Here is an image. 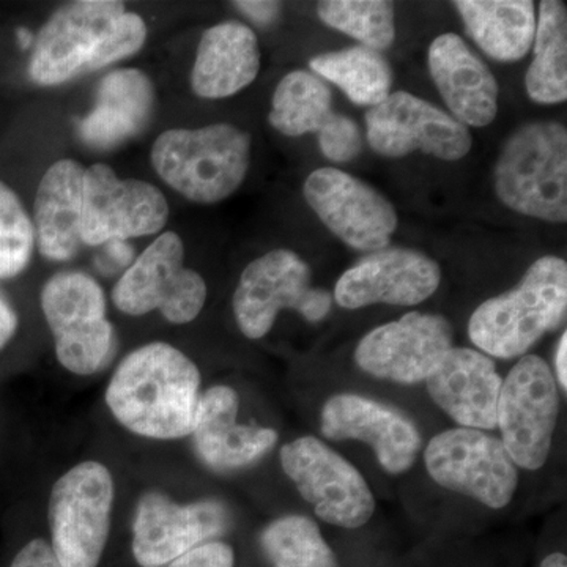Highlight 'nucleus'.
I'll return each instance as SVG.
<instances>
[{
  "instance_id": "4468645a",
  "label": "nucleus",
  "mask_w": 567,
  "mask_h": 567,
  "mask_svg": "<svg viewBox=\"0 0 567 567\" xmlns=\"http://www.w3.org/2000/svg\"><path fill=\"white\" fill-rule=\"evenodd\" d=\"M372 151L386 158L423 152L443 162H458L472 151L470 130L453 115L413 93H390L365 112Z\"/></svg>"
},
{
  "instance_id": "4be33fe9",
  "label": "nucleus",
  "mask_w": 567,
  "mask_h": 567,
  "mask_svg": "<svg viewBox=\"0 0 567 567\" xmlns=\"http://www.w3.org/2000/svg\"><path fill=\"white\" fill-rule=\"evenodd\" d=\"M429 71L443 102L462 125H491L498 112V82L480 55L456 33H443L429 48Z\"/></svg>"
},
{
  "instance_id": "cd10ccee",
  "label": "nucleus",
  "mask_w": 567,
  "mask_h": 567,
  "mask_svg": "<svg viewBox=\"0 0 567 567\" xmlns=\"http://www.w3.org/2000/svg\"><path fill=\"white\" fill-rule=\"evenodd\" d=\"M309 65L316 76L333 82L358 106L371 110L391 93L393 70L390 63L380 52L361 44L316 55Z\"/></svg>"
},
{
  "instance_id": "0eeeda50",
  "label": "nucleus",
  "mask_w": 567,
  "mask_h": 567,
  "mask_svg": "<svg viewBox=\"0 0 567 567\" xmlns=\"http://www.w3.org/2000/svg\"><path fill=\"white\" fill-rule=\"evenodd\" d=\"M41 309L63 368L78 375L100 371L114 344L102 286L81 271H62L44 284Z\"/></svg>"
},
{
  "instance_id": "c756f323",
  "label": "nucleus",
  "mask_w": 567,
  "mask_h": 567,
  "mask_svg": "<svg viewBox=\"0 0 567 567\" xmlns=\"http://www.w3.org/2000/svg\"><path fill=\"white\" fill-rule=\"evenodd\" d=\"M260 546L274 567H339L315 520L284 516L265 527Z\"/></svg>"
},
{
  "instance_id": "ddd939ff",
  "label": "nucleus",
  "mask_w": 567,
  "mask_h": 567,
  "mask_svg": "<svg viewBox=\"0 0 567 567\" xmlns=\"http://www.w3.org/2000/svg\"><path fill=\"white\" fill-rule=\"evenodd\" d=\"M169 218L166 197L152 183L117 177L107 164L85 169L81 241L103 245L158 234Z\"/></svg>"
},
{
  "instance_id": "f3484780",
  "label": "nucleus",
  "mask_w": 567,
  "mask_h": 567,
  "mask_svg": "<svg viewBox=\"0 0 567 567\" xmlns=\"http://www.w3.org/2000/svg\"><path fill=\"white\" fill-rule=\"evenodd\" d=\"M453 327L443 316L409 312L364 336L354 361L368 374L402 385L425 382L453 347Z\"/></svg>"
},
{
  "instance_id": "ea45409f",
  "label": "nucleus",
  "mask_w": 567,
  "mask_h": 567,
  "mask_svg": "<svg viewBox=\"0 0 567 567\" xmlns=\"http://www.w3.org/2000/svg\"><path fill=\"white\" fill-rule=\"evenodd\" d=\"M18 39H20V43L22 48L31 47L32 43V35L25 29H20L18 31Z\"/></svg>"
},
{
  "instance_id": "f704fd0d",
  "label": "nucleus",
  "mask_w": 567,
  "mask_h": 567,
  "mask_svg": "<svg viewBox=\"0 0 567 567\" xmlns=\"http://www.w3.org/2000/svg\"><path fill=\"white\" fill-rule=\"evenodd\" d=\"M10 567H62L52 551L51 544L33 539L18 551Z\"/></svg>"
},
{
  "instance_id": "9b49d317",
  "label": "nucleus",
  "mask_w": 567,
  "mask_h": 567,
  "mask_svg": "<svg viewBox=\"0 0 567 567\" xmlns=\"http://www.w3.org/2000/svg\"><path fill=\"white\" fill-rule=\"evenodd\" d=\"M281 465L327 524L360 528L374 516V495L363 475L316 436L287 443L281 450Z\"/></svg>"
},
{
  "instance_id": "5701e85b",
  "label": "nucleus",
  "mask_w": 567,
  "mask_h": 567,
  "mask_svg": "<svg viewBox=\"0 0 567 567\" xmlns=\"http://www.w3.org/2000/svg\"><path fill=\"white\" fill-rule=\"evenodd\" d=\"M259 71V40L252 29L240 21L219 22L200 37L192 89L200 99H229L251 85Z\"/></svg>"
},
{
  "instance_id": "58836bf2",
  "label": "nucleus",
  "mask_w": 567,
  "mask_h": 567,
  "mask_svg": "<svg viewBox=\"0 0 567 567\" xmlns=\"http://www.w3.org/2000/svg\"><path fill=\"white\" fill-rule=\"evenodd\" d=\"M540 567H567L566 555L555 551V554H550L548 557L543 559Z\"/></svg>"
},
{
  "instance_id": "c9c22d12",
  "label": "nucleus",
  "mask_w": 567,
  "mask_h": 567,
  "mask_svg": "<svg viewBox=\"0 0 567 567\" xmlns=\"http://www.w3.org/2000/svg\"><path fill=\"white\" fill-rule=\"evenodd\" d=\"M235 7L256 24L268 25L275 22L281 13L279 2H235Z\"/></svg>"
},
{
  "instance_id": "b1692460",
  "label": "nucleus",
  "mask_w": 567,
  "mask_h": 567,
  "mask_svg": "<svg viewBox=\"0 0 567 567\" xmlns=\"http://www.w3.org/2000/svg\"><path fill=\"white\" fill-rule=\"evenodd\" d=\"M153 106L155 89L142 71H111L100 84L95 106L78 123V134L91 147H117L145 128Z\"/></svg>"
},
{
  "instance_id": "aec40b11",
  "label": "nucleus",
  "mask_w": 567,
  "mask_h": 567,
  "mask_svg": "<svg viewBox=\"0 0 567 567\" xmlns=\"http://www.w3.org/2000/svg\"><path fill=\"white\" fill-rule=\"evenodd\" d=\"M240 399L230 386L216 385L200 394L193 440L208 468L226 473L256 464L278 443V432L238 424Z\"/></svg>"
},
{
  "instance_id": "e433bc0d",
  "label": "nucleus",
  "mask_w": 567,
  "mask_h": 567,
  "mask_svg": "<svg viewBox=\"0 0 567 567\" xmlns=\"http://www.w3.org/2000/svg\"><path fill=\"white\" fill-rule=\"evenodd\" d=\"M17 312L13 311L9 301L0 295V350L9 344L10 339L17 333Z\"/></svg>"
},
{
  "instance_id": "bb28decb",
  "label": "nucleus",
  "mask_w": 567,
  "mask_h": 567,
  "mask_svg": "<svg viewBox=\"0 0 567 567\" xmlns=\"http://www.w3.org/2000/svg\"><path fill=\"white\" fill-rule=\"evenodd\" d=\"M535 58L525 76L529 99L539 104L567 100V11L563 2L544 0L536 22Z\"/></svg>"
},
{
  "instance_id": "f257e3e1",
  "label": "nucleus",
  "mask_w": 567,
  "mask_h": 567,
  "mask_svg": "<svg viewBox=\"0 0 567 567\" xmlns=\"http://www.w3.org/2000/svg\"><path fill=\"white\" fill-rule=\"evenodd\" d=\"M200 401V372L192 358L166 342H152L123 358L106 390L115 420L152 440L192 435Z\"/></svg>"
},
{
  "instance_id": "f03ea898",
  "label": "nucleus",
  "mask_w": 567,
  "mask_h": 567,
  "mask_svg": "<svg viewBox=\"0 0 567 567\" xmlns=\"http://www.w3.org/2000/svg\"><path fill=\"white\" fill-rule=\"evenodd\" d=\"M567 264L544 256L528 268L509 292L484 301L470 317L468 336L484 354L511 360L528 350L565 322Z\"/></svg>"
},
{
  "instance_id": "6e6552de",
  "label": "nucleus",
  "mask_w": 567,
  "mask_h": 567,
  "mask_svg": "<svg viewBox=\"0 0 567 567\" xmlns=\"http://www.w3.org/2000/svg\"><path fill=\"white\" fill-rule=\"evenodd\" d=\"M112 301L123 315L159 311L167 322L185 324L203 312L207 284L185 267L182 238L164 233L122 275L112 289Z\"/></svg>"
},
{
  "instance_id": "423d86ee",
  "label": "nucleus",
  "mask_w": 567,
  "mask_h": 567,
  "mask_svg": "<svg viewBox=\"0 0 567 567\" xmlns=\"http://www.w3.org/2000/svg\"><path fill=\"white\" fill-rule=\"evenodd\" d=\"M234 315L248 339H262L282 309L300 312L308 322L330 315L333 295L312 287L309 265L290 249H274L245 268L234 293Z\"/></svg>"
},
{
  "instance_id": "a211bd4d",
  "label": "nucleus",
  "mask_w": 567,
  "mask_h": 567,
  "mask_svg": "<svg viewBox=\"0 0 567 567\" xmlns=\"http://www.w3.org/2000/svg\"><path fill=\"white\" fill-rule=\"evenodd\" d=\"M442 281L440 265L406 248L371 252L339 278L336 303L344 309L371 305L415 306L431 298Z\"/></svg>"
},
{
  "instance_id": "7c9ffc66",
  "label": "nucleus",
  "mask_w": 567,
  "mask_h": 567,
  "mask_svg": "<svg viewBox=\"0 0 567 567\" xmlns=\"http://www.w3.org/2000/svg\"><path fill=\"white\" fill-rule=\"evenodd\" d=\"M320 21L382 52L395 40L394 3L385 0H324L317 7Z\"/></svg>"
},
{
  "instance_id": "2f4dec72",
  "label": "nucleus",
  "mask_w": 567,
  "mask_h": 567,
  "mask_svg": "<svg viewBox=\"0 0 567 567\" xmlns=\"http://www.w3.org/2000/svg\"><path fill=\"white\" fill-rule=\"evenodd\" d=\"M35 246L33 224L17 196L0 182V279L22 274Z\"/></svg>"
},
{
  "instance_id": "72a5a7b5",
  "label": "nucleus",
  "mask_w": 567,
  "mask_h": 567,
  "mask_svg": "<svg viewBox=\"0 0 567 567\" xmlns=\"http://www.w3.org/2000/svg\"><path fill=\"white\" fill-rule=\"evenodd\" d=\"M234 548L221 540H212L193 548L164 567H234Z\"/></svg>"
},
{
  "instance_id": "2eb2a0df",
  "label": "nucleus",
  "mask_w": 567,
  "mask_h": 567,
  "mask_svg": "<svg viewBox=\"0 0 567 567\" xmlns=\"http://www.w3.org/2000/svg\"><path fill=\"white\" fill-rule=\"evenodd\" d=\"M303 193L328 230L357 251H382L398 229V213L390 200L344 171H315L306 178Z\"/></svg>"
},
{
  "instance_id": "39448f33",
  "label": "nucleus",
  "mask_w": 567,
  "mask_h": 567,
  "mask_svg": "<svg viewBox=\"0 0 567 567\" xmlns=\"http://www.w3.org/2000/svg\"><path fill=\"white\" fill-rule=\"evenodd\" d=\"M114 480L96 461L74 465L52 486L51 547L62 567H99L111 532Z\"/></svg>"
},
{
  "instance_id": "1a4fd4ad",
  "label": "nucleus",
  "mask_w": 567,
  "mask_h": 567,
  "mask_svg": "<svg viewBox=\"0 0 567 567\" xmlns=\"http://www.w3.org/2000/svg\"><path fill=\"white\" fill-rule=\"evenodd\" d=\"M559 415L558 383L546 361L525 354L503 380L496 427L514 464L539 470L550 454Z\"/></svg>"
},
{
  "instance_id": "412c9836",
  "label": "nucleus",
  "mask_w": 567,
  "mask_h": 567,
  "mask_svg": "<svg viewBox=\"0 0 567 567\" xmlns=\"http://www.w3.org/2000/svg\"><path fill=\"white\" fill-rule=\"evenodd\" d=\"M440 409L461 427L492 431L496 427L503 379L492 358L464 347H451L425 379Z\"/></svg>"
},
{
  "instance_id": "9d476101",
  "label": "nucleus",
  "mask_w": 567,
  "mask_h": 567,
  "mask_svg": "<svg viewBox=\"0 0 567 567\" xmlns=\"http://www.w3.org/2000/svg\"><path fill=\"white\" fill-rule=\"evenodd\" d=\"M429 475L440 486L492 509L509 505L518 486L517 465L502 439L457 427L435 435L424 451Z\"/></svg>"
},
{
  "instance_id": "473e14b6",
  "label": "nucleus",
  "mask_w": 567,
  "mask_h": 567,
  "mask_svg": "<svg viewBox=\"0 0 567 567\" xmlns=\"http://www.w3.org/2000/svg\"><path fill=\"white\" fill-rule=\"evenodd\" d=\"M320 152L334 163L352 162L363 148V137L357 122L334 112L317 133Z\"/></svg>"
},
{
  "instance_id": "a878e982",
  "label": "nucleus",
  "mask_w": 567,
  "mask_h": 567,
  "mask_svg": "<svg viewBox=\"0 0 567 567\" xmlns=\"http://www.w3.org/2000/svg\"><path fill=\"white\" fill-rule=\"evenodd\" d=\"M454 7L468 35L488 58L517 62L532 50L536 10L529 0H457Z\"/></svg>"
},
{
  "instance_id": "f8f14e48",
  "label": "nucleus",
  "mask_w": 567,
  "mask_h": 567,
  "mask_svg": "<svg viewBox=\"0 0 567 567\" xmlns=\"http://www.w3.org/2000/svg\"><path fill=\"white\" fill-rule=\"evenodd\" d=\"M125 11L117 0H76L61 7L37 37L29 65L32 80L59 85L99 70L107 33Z\"/></svg>"
},
{
  "instance_id": "20e7f679",
  "label": "nucleus",
  "mask_w": 567,
  "mask_h": 567,
  "mask_svg": "<svg viewBox=\"0 0 567 567\" xmlns=\"http://www.w3.org/2000/svg\"><path fill=\"white\" fill-rule=\"evenodd\" d=\"M495 193L511 210L547 223L567 219V132L554 121L511 134L494 171Z\"/></svg>"
},
{
  "instance_id": "4c0bfd02",
  "label": "nucleus",
  "mask_w": 567,
  "mask_h": 567,
  "mask_svg": "<svg viewBox=\"0 0 567 567\" xmlns=\"http://www.w3.org/2000/svg\"><path fill=\"white\" fill-rule=\"evenodd\" d=\"M566 354H567V334L563 333L558 342L557 358H555V368H557V382L561 390H567V371H566Z\"/></svg>"
},
{
  "instance_id": "dca6fc26",
  "label": "nucleus",
  "mask_w": 567,
  "mask_h": 567,
  "mask_svg": "<svg viewBox=\"0 0 567 567\" xmlns=\"http://www.w3.org/2000/svg\"><path fill=\"white\" fill-rule=\"evenodd\" d=\"M233 518L218 499L178 505L159 492L140 499L133 525V555L141 567H164L193 548L229 532Z\"/></svg>"
},
{
  "instance_id": "c85d7f7f",
  "label": "nucleus",
  "mask_w": 567,
  "mask_h": 567,
  "mask_svg": "<svg viewBox=\"0 0 567 567\" xmlns=\"http://www.w3.org/2000/svg\"><path fill=\"white\" fill-rule=\"evenodd\" d=\"M333 114L330 87L311 71L295 70L276 87L268 122L284 136L298 137L319 133Z\"/></svg>"
},
{
  "instance_id": "7ed1b4c3",
  "label": "nucleus",
  "mask_w": 567,
  "mask_h": 567,
  "mask_svg": "<svg viewBox=\"0 0 567 567\" xmlns=\"http://www.w3.org/2000/svg\"><path fill=\"white\" fill-rule=\"evenodd\" d=\"M151 159L158 177L185 199L218 204L244 185L251 136L230 123L167 130L153 142Z\"/></svg>"
},
{
  "instance_id": "6ab92c4d",
  "label": "nucleus",
  "mask_w": 567,
  "mask_h": 567,
  "mask_svg": "<svg viewBox=\"0 0 567 567\" xmlns=\"http://www.w3.org/2000/svg\"><path fill=\"white\" fill-rule=\"evenodd\" d=\"M320 431L327 439L360 440L375 451L380 465L401 475L415 464L423 439L412 420L374 399L338 394L328 399L320 415Z\"/></svg>"
},
{
  "instance_id": "393cba45",
  "label": "nucleus",
  "mask_w": 567,
  "mask_h": 567,
  "mask_svg": "<svg viewBox=\"0 0 567 567\" xmlns=\"http://www.w3.org/2000/svg\"><path fill=\"white\" fill-rule=\"evenodd\" d=\"M85 167L74 159L52 164L33 204L35 244L47 259L70 260L80 249Z\"/></svg>"
}]
</instances>
